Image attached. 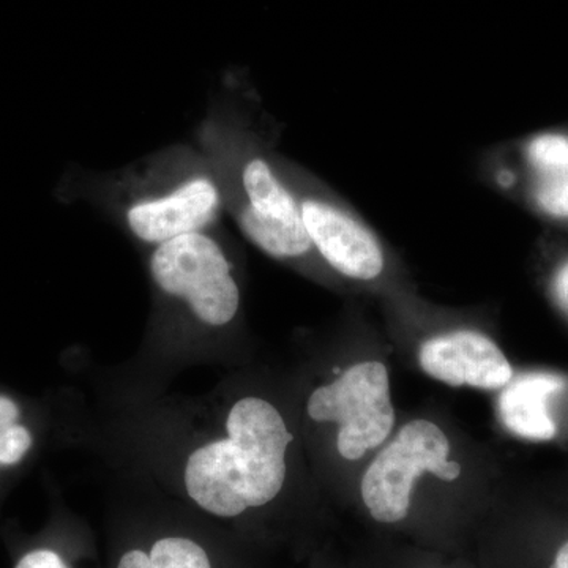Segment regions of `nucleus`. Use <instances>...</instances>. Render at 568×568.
<instances>
[{"mask_svg": "<svg viewBox=\"0 0 568 568\" xmlns=\"http://www.w3.org/2000/svg\"><path fill=\"white\" fill-rule=\"evenodd\" d=\"M301 211L312 245L334 271L358 282H372L383 274V246L364 223L321 200L301 201Z\"/></svg>", "mask_w": 568, "mask_h": 568, "instance_id": "0eeeda50", "label": "nucleus"}, {"mask_svg": "<svg viewBox=\"0 0 568 568\" xmlns=\"http://www.w3.org/2000/svg\"><path fill=\"white\" fill-rule=\"evenodd\" d=\"M306 413L317 424H336V448L347 462L383 446L395 426L387 366L369 361L351 365L332 383L316 387Z\"/></svg>", "mask_w": 568, "mask_h": 568, "instance_id": "7ed1b4c3", "label": "nucleus"}, {"mask_svg": "<svg viewBox=\"0 0 568 568\" xmlns=\"http://www.w3.org/2000/svg\"><path fill=\"white\" fill-rule=\"evenodd\" d=\"M418 364L426 375L450 387L503 390L514 379V368L500 347L469 328L426 339L418 351Z\"/></svg>", "mask_w": 568, "mask_h": 568, "instance_id": "423d86ee", "label": "nucleus"}, {"mask_svg": "<svg viewBox=\"0 0 568 568\" xmlns=\"http://www.w3.org/2000/svg\"><path fill=\"white\" fill-rule=\"evenodd\" d=\"M536 201L548 215L568 219V179L538 181Z\"/></svg>", "mask_w": 568, "mask_h": 568, "instance_id": "ddd939ff", "label": "nucleus"}, {"mask_svg": "<svg viewBox=\"0 0 568 568\" xmlns=\"http://www.w3.org/2000/svg\"><path fill=\"white\" fill-rule=\"evenodd\" d=\"M20 416V406L10 396L0 395V429L18 424Z\"/></svg>", "mask_w": 568, "mask_h": 568, "instance_id": "dca6fc26", "label": "nucleus"}, {"mask_svg": "<svg viewBox=\"0 0 568 568\" xmlns=\"http://www.w3.org/2000/svg\"><path fill=\"white\" fill-rule=\"evenodd\" d=\"M562 387V377L551 373H525L511 379L499 396L503 424L525 439L551 440L556 424L549 414V398Z\"/></svg>", "mask_w": 568, "mask_h": 568, "instance_id": "1a4fd4ad", "label": "nucleus"}, {"mask_svg": "<svg viewBox=\"0 0 568 568\" xmlns=\"http://www.w3.org/2000/svg\"><path fill=\"white\" fill-rule=\"evenodd\" d=\"M555 568H568V541L559 549L555 559Z\"/></svg>", "mask_w": 568, "mask_h": 568, "instance_id": "f3484780", "label": "nucleus"}, {"mask_svg": "<svg viewBox=\"0 0 568 568\" xmlns=\"http://www.w3.org/2000/svg\"><path fill=\"white\" fill-rule=\"evenodd\" d=\"M219 209L220 193L215 183L207 178H194L164 196L132 205L126 212V222L140 241L160 245L181 235L203 233L215 220Z\"/></svg>", "mask_w": 568, "mask_h": 568, "instance_id": "6e6552de", "label": "nucleus"}, {"mask_svg": "<svg viewBox=\"0 0 568 568\" xmlns=\"http://www.w3.org/2000/svg\"><path fill=\"white\" fill-rule=\"evenodd\" d=\"M242 185L248 205L239 215L246 239L275 260H295L313 248L301 201L280 182L263 159L246 163Z\"/></svg>", "mask_w": 568, "mask_h": 568, "instance_id": "39448f33", "label": "nucleus"}, {"mask_svg": "<svg viewBox=\"0 0 568 568\" xmlns=\"http://www.w3.org/2000/svg\"><path fill=\"white\" fill-rule=\"evenodd\" d=\"M32 444L33 437L26 426L13 424L0 429V466L18 465Z\"/></svg>", "mask_w": 568, "mask_h": 568, "instance_id": "f8f14e48", "label": "nucleus"}, {"mask_svg": "<svg viewBox=\"0 0 568 568\" xmlns=\"http://www.w3.org/2000/svg\"><path fill=\"white\" fill-rule=\"evenodd\" d=\"M552 293H555L560 310L568 316V263L556 275Z\"/></svg>", "mask_w": 568, "mask_h": 568, "instance_id": "2eb2a0df", "label": "nucleus"}, {"mask_svg": "<svg viewBox=\"0 0 568 568\" xmlns=\"http://www.w3.org/2000/svg\"><path fill=\"white\" fill-rule=\"evenodd\" d=\"M448 457L450 440L435 422L417 418L403 426L365 470L361 493L369 515L384 525L403 521L422 474L447 481L462 476V465Z\"/></svg>", "mask_w": 568, "mask_h": 568, "instance_id": "f03ea898", "label": "nucleus"}, {"mask_svg": "<svg viewBox=\"0 0 568 568\" xmlns=\"http://www.w3.org/2000/svg\"><path fill=\"white\" fill-rule=\"evenodd\" d=\"M17 568H70L61 555L48 548L33 549L22 556Z\"/></svg>", "mask_w": 568, "mask_h": 568, "instance_id": "4468645a", "label": "nucleus"}, {"mask_svg": "<svg viewBox=\"0 0 568 568\" xmlns=\"http://www.w3.org/2000/svg\"><path fill=\"white\" fill-rule=\"evenodd\" d=\"M153 283L182 298L207 327H224L237 316L241 290L219 242L204 233L181 235L156 245L151 256Z\"/></svg>", "mask_w": 568, "mask_h": 568, "instance_id": "20e7f679", "label": "nucleus"}, {"mask_svg": "<svg viewBox=\"0 0 568 568\" xmlns=\"http://www.w3.org/2000/svg\"><path fill=\"white\" fill-rule=\"evenodd\" d=\"M118 568H213L203 545L189 537L168 536L152 545L151 551L130 549Z\"/></svg>", "mask_w": 568, "mask_h": 568, "instance_id": "9d476101", "label": "nucleus"}, {"mask_svg": "<svg viewBox=\"0 0 568 568\" xmlns=\"http://www.w3.org/2000/svg\"><path fill=\"white\" fill-rule=\"evenodd\" d=\"M530 168L538 181L568 179V138L560 134H541L528 145Z\"/></svg>", "mask_w": 568, "mask_h": 568, "instance_id": "9b49d317", "label": "nucleus"}, {"mask_svg": "<svg viewBox=\"0 0 568 568\" xmlns=\"http://www.w3.org/2000/svg\"><path fill=\"white\" fill-rule=\"evenodd\" d=\"M223 429L186 455L182 485L205 514L237 518L282 493L293 433L271 402L252 395L230 407Z\"/></svg>", "mask_w": 568, "mask_h": 568, "instance_id": "f257e3e1", "label": "nucleus"}]
</instances>
